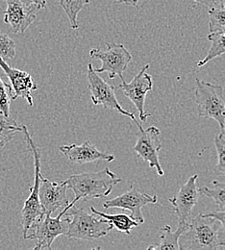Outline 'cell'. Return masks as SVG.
I'll use <instances>...</instances> for the list:
<instances>
[{
    "label": "cell",
    "instance_id": "1",
    "mask_svg": "<svg viewBox=\"0 0 225 250\" xmlns=\"http://www.w3.org/2000/svg\"><path fill=\"white\" fill-rule=\"evenodd\" d=\"M180 250H210L225 248L222 224L211 217L198 214L189 222L188 230L181 236Z\"/></svg>",
    "mask_w": 225,
    "mask_h": 250
},
{
    "label": "cell",
    "instance_id": "2",
    "mask_svg": "<svg viewBox=\"0 0 225 250\" xmlns=\"http://www.w3.org/2000/svg\"><path fill=\"white\" fill-rule=\"evenodd\" d=\"M123 181L108 167L96 172L73 174L65 180L67 188L74 192V200H90L108 196L113 188Z\"/></svg>",
    "mask_w": 225,
    "mask_h": 250
},
{
    "label": "cell",
    "instance_id": "3",
    "mask_svg": "<svg viewBox=\"0 0 225 250\" xmlns=\"http://www.w3.org/2000/svg\"><path fill=\"white\" fill-rule=\"evenodd\" d=\"M65 215L69 217L68 229L65 236L68 239L81 241H95L105 237L112 231L113 226L103 218L97 219L82 208L71 206Z\"/></svg>",
    "mask_w": 225,
    "mask_h": 250
},
{
    "label": "cell",
    "instance_id": "4",
    "mask_svg": "<svg viewBox=\"0 0 225 250\" xmlns=\"http://www.w3.org/2000/svg\"><path fill=\"white\" fill-rule=\"evenodd\" d=\"M22 133L26 143L32 152L34 157V184L30 188V195L24 202V206L21 211V225H22V235L25 240L28 233L31 231L33 226L37 221L42 218L44 211L41 207L39 198V188L41 183V151L40 148L35 145L32 137L30 136L27 127L22 125Z\"/></svg>",
    "mask_w": 225,
    "mask_h": 250
},
{
    "label": "cell",
    "instance_id": "5",
    "mask_svg": "<svg viewBox=\"0 0 225 250\" xmlns=\"http://www.w3.org/2000/svg\"><path fill=\"white\" fill-rule=\"evenodd\" d=\"M195 103L200 118L213 119L224 129L225 126V96L224 88L199 78L195 79Z\"/></svg>",
    "mask_w": 225,
    "mask_h": 250
},
{
    "label": "cell",
    "instance_id": "6",
    "mask_svg": "<svg viewBox=\"0 0 225 250\" xmlns=\"http://www.w3.org/2000/svg\"><path fill=\"white\" fill-rule=\"evenodd\" d=\"M77 201L74 199L59 213L56 218H52L49 214H44L33 226L31 231L26 236L25 240H36V246L33 250H51L54 241L62 235H65L68 229L69 217L65 212Z\"/></svg>",
    "mask_w": 225,
    "mask_h": 250
},
{
    "label": "cell",
    "instance_id": "7",
    "mask_svg": "<svg viewBox=\"0 0 225 250\" xmlns=\"http://www.w3.org/2000/svg\"><path fill=\"white\" fill-rule=\"evenodd\" d=\"M106 45V50L93 48L90 51L91 58L102 62L101 67H94L95 71L98 74L107 72L109 79H114L119 76L123 80V72L127 69L129 63L132 61V55L123 43L107 42Z\"/></svg>",
    "mask_w": 225,
    "mask_h": 250
},
{
    "label": "cell",
    "instance_id": "8",
    "mask_svg": "<svg viewBox=\"0 0 225 250\" xmlns=\"http://www.w3.org/2000/svg\"><path fill=\"white\" fill-rule=\"evenodd\" d=\"M88 88L91 92V98L94 105H101L104 109H113L123 116L132 120L135 124L138 123L133 113L124 110L118 101L116 91L117 86H113L102 79L99 74L95 71L93 63L88 64L87 69Z\"/></svg>",
    "mask_w": 225,
    "mask_h": 250
},
{
    "label": "cell",
    "instance_id": "9",
    "mask_svg": "<svg viewBox=\"0 0 225 250\" xmlns=\"http://www.w3.org/2000/svg\"><path fill=\"white\" fill-rule=\"evenodd\" d=\"M136 125L139 128V133L133 150L138 156L148 164L149 167L155 168L157 173L163 176L164 172L159 160V153L163 147L160 129L156 126H150L143 129L139 122Z\"/></svg>",
    "mask_w": 225,
    "mask_h": 250
},
{
    "label": "cell",
    "instance_id": "10",
    "mask_svg": "<svg viewBox=\"0 0 225 250\" xmlns=\"http://www.w3.org/2000/svg\"><path fill=\"white\" fill-rule=\"evenodd\" d=\"M149 67L150 64L146 63L140 70V72L134 76L131 82L127 83L123 79L122 80V83L117 86V89H121L124 95L128 97L131 102L135 105L139 112L140 120L143 123H145L148 117H150V114H147L144 111L146 94L153 89V79L147 72Z\"/></svg>",
    "mask_w": 225,
    "mask_h": 250
},
{
    "label": "cell",
    "instance_id": "11",
    "mask_svg": "<svg viewBox=\"0 0 225 250\" xmlns=\"http://www.w3.org/2000/svg\"><path fill=\"white\" fill-rule=\"evenodd\" d=\"M157 195H149L148 193L141 192L134 186H130L124 193L105 201L103 207L105 209L120 208L128 210L131 218L135 219L139 224H143L144 222L142 212L143 208L148 204L157 203Z\"/></svg>",
    "mask_w": 225,
    "mask_h": 250
},
{
    "label": "cell",
    "instance_id": "12",
    "mask_svg": "<svg viewBox=\"0 0 225 250\" xmlns=\"http://www.w3.org/2000/svg\"><path fill=\"white\" fill-rule=\"evenodd\" d=\"M7 10L4 12V22L11 26L15 34L23 35L37 19L38 9L23 0H5Z\"/></svg>",
    "mask_w": 225,
    "mask_h": 250
},
{
    "label": "cell",
    "instance_id": "13",
    "mask_svg": "<svg viewBox=\"0 0 225 250\" xmlns=\"http://www.w3.org/2000/svg\"><path fill=\"white\" fill-rule=\"evenodd\" d=\"M67 186L65 180L53 182L41 175L39 198L44 214L52 215L59 209H64L69 204L66 194Z\"/></svg>",
    "mask_w": 225,
    "mask_h": 250
},
{
    "label": "cell",
    "instance_id": "14",
    "mask_svg": "<svg viewBox=\"0 0 225 250\" xmlns=\"http://www.w3.org/2000/svg\"><path fill=\"white\" fill-rule=\"evenodd\" d=\"M198 174H194L182 185L177 194L173 198H169L168 202L175 212L178 222H188L191 219L193 207L197 204L199 198V188L197 187Z\"/></svg>",
    "mask_w": 225,
    "mask_h": 250
},
{
    "label": "cell",
    "instance_id": "15",
    "mask_svg": "<svg viewBox=\"0 0 225 250\" xmlns=\"http://www.w3.org/2000/svg\"><path fill=\"white\" fill-rule=\"evenodd\" d=\"M0 67L10 80L13 100H16L19 97L24 98L29 106L32 107L34 105L32 92L38 90V86L34 83L32 76L26 71L12 67L2 58H0Z\"/></svg>",
    "mask_w": 225,
    "mask_h": 250
},
{
    "label": "cell",
    "instance_id": "16",
    "mask_svg": "<svg viewBox=\"0 0 225 250\" xmlns=\"http://www.w3.org/2000/svg\"><path fill=\"white\" fill-rule=\"evenodd\" d=\"M60 151L71 163L77 165H85L96 161H114L115 156L98 150L90 141H85L82 145L72 144L69 146H60Z\"/></svg>",
    "mask_w": 225,
    "mask_h": 250
},
{
    "label": "cell",
    "instance_id": "17",
    "mask_svg": "<svg viewBox=\"0 0 225 250\" xmlns=\"http://www.w3.org/2000/svg\"><path fill=\"white\" fill-rule=\"evenodd\" d=\"M189 221L188 222H178L177 229L173 232L171 230V226L166 224L162 227V235L160 237V243L157 246H150L147 250H180L179 240L181 236L188 230Z\"/></svg>",
    "mask_w": 225,
    "mask_h": 250
},
{
    "label": "cell",
    "instance_id": "18",
    "mask_svg": "<svg viewBox=\"0 0 225 250\" xmlns=\"http://www.w3.org/2000/svg\"><path fill=\"white\" fill-rule=\"evenodd\" d=\"M91 212L95 215H97L100 218L106 219L114 229H117L120 232L125 233L126 235L131 234V229L134 227H138L140 224L135 220L132 219L131 216H128L126 214H117V215H109L105 214L103 212L98 211L97 208L91 207Z\"/></svg>",
    "mask_w": 225,
    "mask_h": 250
},
{
    "label": "cell",
    "instance_id": "19",
    "mask_svg": "<svg viewBox=\"0 0 225 250\" xmlns=\"http://www.w3.org/2000/svg\"><path fill=\"white\" fill-rule=\"evenodd\" d=\"M208 40L211 42V47L207 55L197 62L198 67H202L215 58L225 54V31L209 33Z\"/></svg>",
    "mask_w": 225,
    "mask_h": 250
},
{
    "label": "cell",
    "instance_id": "20",
    "mask_svg": "<svg viewBox=\"0 0 225 250\" xmlns=\"http://www.w3.org/2000/svg\"><path fill=\"white\" fill-rule=\"evenodd\" d=\"M18 132H22V125L0 112V147H4Z\"/></svg>",
    "mask_w": 225,
    "mask_h": 250
},
{
    "label": "cell",
    "instance_id": "21",
    "mask_svg": "<svg viewBox=\"0 0 225 250\" xmlns=\"http://www.w3.org/2000/svg\"><path fill=\"white\" fill-rule=\"evenodd\" d=\"M59 2L68 18L70 27L77 29L79 27L78 15L82 9L90 3V0H59Z\"/></svg>",
    "mask_w": 225,
    "mask_h": 250
},
{
    "label": "cell",
    "instance_id": "22",
    "mask_svg": "<svg viewBox=\"0 0 225 250\" xmlns=\"http://www.w3.org/2000/svg\"><path fill=\"white\" fill-rule=\"evenodd\" d=\"M199 193L214 200L221 210H225V183L213 181L211 186L198 188Z\"/></svg>",
    "mask_w": 225,
    "mask_h": 250
},
{
    "label": "cell",
    "instance_id": "23",
    "mask_svg": "<svg viewBox=\"0 0 225 250\" xmlns=\"http://www.w3.org/2000/svg\"><path fill=\"white\" fill-rule=\"evenodd\" d=\"M209 33L225 31V9H209Z\"/></svg>",
    "mask_w": 225,
    "mask_h": 250
},
{
    "label": "cell",
    "instance_id": "24",
    "mask_svg": "<svg viewBox=\"0 0 225 250\" xmlns=\"http://www.w3.org/2000/svg\"><path fill=\"white\" fill-rule=\"evenodd\" d=\"M13 94L11 86L6 84L0 76V112L5 116H11V102Z\"/></svg>",
    "mask_w": 225,
    "mask_h": 250
},
{
    "label": "cell",
    "instance_id": "25",
    "mask_svg": "<svg viewBox=\"0 0 225 250\" xmlns=\"http://www.w3.org/2000/svg\"><path fill=\"white\" fill-rule=\"evenodd\" d=\"M16 56L15 41L8 35L0 33V58L4 61L12 60Z\"/></svg>",
    "mask_w": 225,
    "mask_h": 250
},
{
    "label": "cell",
    "instance_id": "26",
    "mask_svg": "<svg viewBox=\"0 0 225 250\" xmlns=\"http://www.w3.org/2000/svg\"><path fill=\"white\" fill-rule=\"evenodd\" d=\"M214 144L218 154V164L216 165L214 171L218 175L225 176V141L219 134L215 137Z\"/></svg>",
    "mask_w": 225,
    "mask_h": 250
},
{
    "label": "cell",
    "instance_id": "27",
    "mask_svg": "<svg viewBox=\"0 0 225 250\" xmlns=\"http://www.w3.org/2000/svg\"><path fill=\"white\" fill-rule=\"evenodd\" d=\"M204 217H211L214 219L219 220L222 224V229H223V234L225 237V210H221V211H215V212H207L205 214H202Z\"/></svg>",
    "mask_w": 225,
    "mask_h": 250
},
{
    "label": "cell",
    "instance_id": "28",
    "mask_svg": "<svg viewBox=\"0 0 225 250\" xmlns=\"http://www.w3.org/2000/svg\"><path fill=\"white\" fill-rule=\"evenodd\" d=\"M193 1L209 8L225 9V0H193Z\"/></svg>",
    "mask_w": 225,
    "mask_h": 250
},
{
    "label": "cell",
    "instance_id": "29",
    "mask_svg": "<svg viewBox=\"0 0 225 250\" xmlns=\"http://www.w3.org/2000/svg\"><path fill=\"white\" fill-rule=\"evenodd\" d=\"M28 5L37 8L38 10H41L46 8V0H23Z\"/></svg>",
    "mask_w": 225,
    "mask_h": 250
},
{
    "label": "cell",
    "instance_id": "30",
    "mask_svg": "<svg viewBox=\"0 0 225 250\" xmlns=\"http://www.w3.org/2000/svg\"><path fill=\"white\" fill-rule=\"evenodd\" d=\"M119 2H122V3H124V4L129 5V6H134L135 7V6H137L139 0H119Z\"/></svg>",
    "mask_w": 225,
    "mask_h": 250
},
{
    "label": "cell",
    "instance_id": "31",
    "mask_svg": "<svg viewBox=\"0 0 225 250\" xmlns=\"http://www.w3.org/2000/svg\"><path fill=\"white\" fill-rule=\"evenodd\" d=\"M220 135H221V137H222V138H223V139L225 141V126L224 129H222V131H221Z\"/></svg>",
    "mask_w": 225,
    "mask_h": 250
}]
</instances>
